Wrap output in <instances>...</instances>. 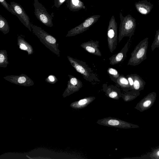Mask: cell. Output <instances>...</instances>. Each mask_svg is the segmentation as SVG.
<instances>
[{
    "label": "cell",
    "mask_w": 159,
    "mask_h": 159,
    "mask_svg": "<svg viewBox=\"0 0 159 159\" xmlns=\"http://www.w3.org/2000/svg\"><path fill=\"white\" fill-rule=\"evenodd\" d=\"M0 3L9 12H11V9L9 4L6 0H0Z\"/></svg>",
    "instance_id": "cell-27"
},
{
    "label": "cell",
    "mask_w": 159,
    "mask_h": 159,
    "mask_svg": "<svg viewBox=\"0 0 159 159\" xmlns=\"http://www.w3.org/2000/svg\"><path fill=\"white\" fill-rule=\"evenodd\" d=\"M0 31L4 34L8 33L10 27L6 20L0 14Z\"/></svg>",
    "instance_id": "cell-23"
},
{
    "label": "cell",
    "mask_w": 159,
    "mask_h": 159,
    "mask_svg": "<svg viewBox=\"0 0 159 159\" xmlns=\"http://www.w3.org/2000/svg\"><path fill=\"white\" fill-rule=\"evenodd\" d=\"M10 7L11 13L16 16L23 25L31 32L32 30L29 17L21 5L17 3L12 2H10Z\"/></svg>",
    "instance_id": "cell-9"
},
{
    "label": "cell",
    "mask_w": 159,
    "mask_h": 159,
    "mask_svg": "<svg viewBox=\"0 0 159 159\" xmlns=\"http://www.w3.org/2000/svg\"><path fill=\"white\" fill-rule=\"evenodd\" d=\"M3 78L9 82L20 85L30 86L34 84V82L31 78L24 74L19 75H8L4 77Z\"/></svg>",
    "instance_id": "cell-10"
},
{
    "label": "cell",
    "mask_w": 159,
    "mask_h": 159,
    "mask_svg": "<svg viewBox=\"0 0 159 159\" xmlns=\"http://www.w3.org/2000/svg\"><path fill=\"white\" fill-rule=\"evenodd\" d=\"M34 14L38 20L48 27H52V18L47 12L45 7L38 0H34Z\"/></svg>",
    "instance_id": "cell-6"
},
{
    "label": "cell",
    "mask_w": 159,
    "mask_h": 159,
    "mask_svg": "<svg viewBox=\"0 0 159 159\" xmlns=\"http://www.w3.org/2000/svg\"><path fill=\"white\" fill-rule=\"evenodd\" d=\"M100 16L99 15H94L87 18L80 24L69 31L66 37L75 36L86 31L98 21Z\"/></svg>",
    "instance_id": "cell-7"
},
{
    "label": "cell",
    "mask_w": 159,
    "mask_h": 159,
    "mask_svg": "<svg viewBox=\"0 0 159 159\" xmlns=\"http://www.w3.org/2000/svg\"><path fill=\"white\" fill-rule=\"evenodd\" d=\"M99 41L91 40L82 43L80 46L89 53L96 56L101 57L102 54L98 48L99 47Z\"/></svg>",
    "instance_id": "cell-13"
},
{
    "label": "cell",
    "mask_w": 159,
    "mask_h": 159,
    "mask_svg": "<svg viewBox=\"0 0 159 159\" xmlns=\"http://www.w3.org/2000/svg\"><path fill=\"white\" fill-rule=\"evenodd\" d=\"M67 6L70 10L76 11L85 9L84 3L80 0H66Z\"/></svg>",
    "instance_id": "cell-19"
},
{
    "label": "cell",
    "mask_w": 159,
    "mask_h": 159,
    "mask_svg": "<svg viewBox=\"0 0 159 159\" xmlns=\"http://www.w3.org/2000/svg\"><path fill=\"white\" fill-rule=\"evenodd\" d=\"M69 80L65 90L66 93H70L78 91L82 86V81L79 79L71 75H68Z\"/></svg>",
    "instance_id": "cell-14"
},
{
    "label": "cell",
    "mask_w": 159,
    "mask_h": 159,
    "mask_svg": "<svg viewBox=\"0 0 159 159\" xmlns=\"http://www.w3.org/2000/svg\"><path fill=\"white\" fill-rule=\"evenodd\" d=\"M135 6L139 12L143 15H147L150 12L153 5L146 0H143L136 2Z\"/></svg>",
    "instance_id": "cell-16"
},
{
    "label": "cell",
    "mask_w": 159,
    "mask_h": 159,
    "mask_svg": "<svg viewBox=\"0 0 159 159\" xmlns=\"http://www.w3.org/2000/svg\"><path fill=\"white\" fill-rule=\"evenodd\" d=\"M139 91L134 90H131L130 91H127L121 94L124 100L126 101L133 100L139 95Z\"/></svg>",
    "instance_id": "cell-21"
},
{
    "label": "cell",
    "mask_w": 159,
    "mask_h": 159,
    "mask_svg": "<svg viewBox=\"0 0 159 159\" xmlns=\"http://www.w3.org/2000/svg\"><path fill=\"white\" fill-rule=\"evenodd\" d=\"M133 81V84L130 90L140 91L144 89L145 82L136 74H131Z\"/></svg>",
    "instance_id": "cell-17"
},
{
    "label": "cell",
    "mask_w": 159,
    "mask_h": 159,
    "mask_svg": "<svg viewBox=\"0 0 159 159\" xmlns=\"http://www.w3.org/2000/svg\"><path fill=\"white\" fill-rule=\"evenodd\" d=\"M107 72L111 80L116 84V80L120 75L115 69L109 67L107 70Z\"/></svg>",
    "instance_id": "cell-24"
},
{
    "label": "cell",
    "mask_w": 159,
    "mask_h": 159,
    "mask_svg": "<svg viewBox=\"0 0 159 159\" xmlns=\"http://www.w3.org/2000/svg\"><path fill=\"white\" fill-rule=\"evenodd\" d=\"M116 84L125 91L130 90V86L128 80L126 76L123 75H120L118 78L116 80Z\"/></svg>",
    "instance_id": "cell-20"
},
{
    "label": "cell",
    "mask_w": 159,
    "mask_h": 159,
    "mask_svg": "<svg viewBox=\"0 0 159 159\" xmlns=\"http://www.w3.org/2000/svg\"><path fill=\"white\" fill-rule=\"evenodd\" d=\"M156 96V93L154 92L149 93L137 104L135 108L141 111L148 109L153 105Z\"/></svg>",
    "instance_id": "cell-11"
},
{
    "label": "cell",
    "mask_w": 159,
    "mask_h": 159,
    "mask_svg": "<svg viewBox=\"0 0 159 159\" xmlns=\"http://www.w3.org/2000/svg\"><path fill=\"white\" fill-rule=\"evenodd\" d=\"M45 81L51 84H54L58 81V79L55 75H48L45 79Z\"/></svg>",
    "instance_id": "cell-26"
},
{
    "label": "cell",
    "mask_w": 159,
    "mask_h": 159,
    "mask_svg": "<svg viewBox=\"0 0 159 159\" xmlns=\"http://www.w3.org/2000/svg\"><path fill=\"white\" fill-rule=\"evenodd\" d=\"M67 57L76 71L81 74L86 80L93 83L100 81L97 75L85 62L69 56Z\"/></svg>",
    "instance_id": "cell-2"
},
{
    "label": "cell",
    "mask_w": 159,
    "mask_h": 159,
    "mask_svg": "<svg viewBox=\"0 0 159 159\" xmlns=\"http://www.w3.org/2000/svg\"><path fill=\"white\" fill-rule=\"evenodd\" d=\"M66 0H54V6L59 8Z\"/></svg>",
    "instance_id": "cell-28"
},
{
    "label": "cell",
    "mask_w": 159,
    "mask_h": 159,
    "mask_svg": "<svg viewBox=\"0 0 159 159\" xmlns=\"http://www.w3.org/2000/svg\"><path fill=\"white\" fill-rule=\"evenodd\" d=\"M129 42L128 40L119 52L109 58L110 65H113L118 64L124 61L127 57V53L129 49Z\"/></svg>",
    "instance_id": "cell-12"
},
{
    "label": "cell",
    "mask_w": 159,
    "mask_h": 159,
    "mask_svg": "<svg viewBox=\"0 0 159 159\" xmlns=\"http://www.w3.org/2000/svg\"><path fill=\"white\" fill-rule=\"evenodd\" d=\"M30 25L33 33L39 39L40 41L50 50L59 57L60 50L57 39L41 27L31 23Z\"/></svg>",
    "instance_id": "cell-1"
},
{
    "label": "cell",
    "mask_w": 159,
    "mask_h": 159,
    "mask_svg": "<svg viewBox=\"0 0 159 159\" xmlns=\"http://www.w3.org/2000/svg\"><path fill=\"white\" fill-rule=\"evenodd\" d=\"M17 42L20 49L26 52L29 55L33 53L34 50L32 47L20 36L17 37Z\"/></svg>",
    "instance_id": "cell-18"
},
{
    "label": "cell",
    "mask_w": 159,
    "mask_h": 159,
    "mask_svg": "<svg viewBox=\"0 0 159 159\" xmlns=\"http://www.w3.org/2000/svg\"><path fill=\"white\" fill-rule=\"evenodd\" d=\"M97 123L99 125L104 126L122 129L136 128L139 127L137 125L110 117L99 120Z\"/></svg>",
    "instance_id": "cell-8"
},
{
    "label": "cell",
    "mask_w": 159,
    "mask_h": 159,
    "mask_svg": "<svg viewBox=\"0 0 159 159\" xmlns=\"http://www.w3.org/2000/svg\"><path fill=\"white\" fill-rule=\"evenodd\" d=\"M148 39L147 37L144 39L136 46L131 53L127 65L137 66L147 59Z\"/></svg>",
    "instance_id": "cell-4"
},
{
    "label": "cell",
    "mask_w": 159,
    "mask_h": 159,
    "mask_svg": "<svg viewBox=\"0 0 159 159\" xmlns=\"http://www.w3.org/2000/svg\"><path fill=\"white\" fill-rule=\"evenodd\" d=\"M117 24L114 16H112L109 22L107 30V42L110 52L113 53L117 44Z\"/></svg>",
    "instance_id": "cell-5"
},
{
    "label": "cell",
    "mask_w": 159,
    "mask_h": 159,
    "mask_svg": "<svg viewBox=\"0 0 159 159\" xmlns=\"http://www.w3.org/2000/svg\"><path fill=\"white\" fill-rule=\"evenodd\" d=\"M8 60V55L6 50H0V67H6L9 63Z\"/></svg>",
    "instance_id": "cell-22"
},
{
    "label": "cell",
    "mask_w": 159,
    "mask_h": 159,
    "mask_svg": "<svg viewBox=\"0 0 159 159\" xmlns=\"http://www.w3.org/2000/svg\"><path fill=\"white\" fill-rule=\"evenodd\" d=\"M159 47V29L156 31L154 40L151 46V49L153 51L156 48Z\"/></svg>",
    "instance_id": "cell-25"
},
{
    "label": "cell",
    "mask_w": 159,
    "mask_h": 159,
    "mask_svg": "<svg viewBox=\"0 0 159 159\" xmlns=\"http://www.w3.org/2000/svg\"><path fill=\"white\" fill-rule=\"evenodd\" d=\"M102 86L104 91L109 97L118 99L121 96L120 90L117 86L113 85H107L106 83H105L103 84Z\"/></svg>",
    "instance_id": "cell-15"
},
{
    "label": "cell",
    "mask_w": 159,
    "mask_h": 159,
    "mask_svg": "<svg viewBox=\"0 0 159 159\" xmlns=\"http://www.w3.org/2000/svg\"><path fill=\"white\" fill-rule=\"evenodd\" d=\"M152 156L155 157L156 158H157V157L159 159V149L155 150L154 152L152 153Z\"/></svg>",
    "instance_id": "cell-29"
},
{
    "label": "cell",
    "mask_w": 159,
    "mask_h": 159,
    "mask_svg": "<svg viewBox=\"0 0 159 159\" xmlns=\"http://www.w3.org/2000/svg\"><path fill=\"white\" fill-rule=\"evenodd\" d=\"M120 22L118 39L119 43L125 37H128L131 39L134 34L136 25L135 19L130 15L124 17L120 12Z\"/></svg>",
    "instance_id": "cell-3"
}]
</instances>
